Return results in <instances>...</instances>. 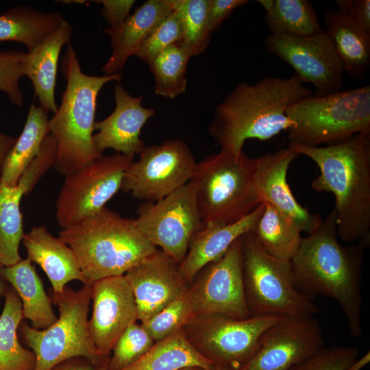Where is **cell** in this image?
<instances>
[{"instance_id":"46","label":"cell","mask_w":370,"mask_h":370,"mask_svg":"<svg viewBox=\"0 0 370 370\" xmlns=\"http://www.w3.org/2000/svg\"><path fill=\"white\" fill-rule=\"evenodd\" d=\"M51 370H108L107 367H96L92 364L69 363L55 367Z\"/></svg>"},{"instance_id":"38","label":"cell","mask_w":370,"mask_h":370,"mask_svg":"<svg viewBox=\"0 0 370 370\" xmlns=\"http://www.w3.org/2000/svg\"><path fill=\"white\" fill-rule=\"evenodd\" d=\"M178 4L152 31L134 56L148 64L162 51L177 44L182 35V18Z\"/></svg>"},{"instance_id":"39","label":"cell","mask_w":370,"mask_h":370,"mask_svg":"<svg viewBox=\"0 0 370 370\" xmlns=\"http://www.w3.org/2000/svg\"><path fill=\"white\" fill-rule=\"evenodd\" d=\"M26 52L18 50L0 51V91L5 92L14 106H21L23 94L19 86L24 76Z\"/></svg>"},{"instance_id":"20","label":"cell","mask_w":370,"mask_h":370,"mask_svg":"<svg viewBox=\"0 0 370 370\" xmlns=\"http://www.w3.org/2000/svg\"><path fill=\"white\" fill-rule=\"evenodd\" d=\"M114 93V111L103 120L95 121L94 130L98 132L93 135L95 145L101 153L106 149L125 155L140 153L145 147L140 138L141 129L155 111L143 107V97L130 95L120 82L116 84Z\"/></svg>"},{"instance_id":"37","label":"cell","mask_w":370,"mask_h":370,"mask_svg":"<svg viewBox=\"0 0 370 370\" xmlns=\"http://www.w3.org/2000/svg\"><path fill=\"white\" fill-rule=\"evenodd\" d=\"M154 343L155 341L142 323H132L116 341L107 369H124L143 356Z\"/></svg>"},{"instance_id":"32","label":"cell","mask_w":370,"mask_h":370,"mask_svg":"<svg viewBox=\"0 0 370 370\" xmlns=\"http://www.w3.org/2000/svg\"><path fill=\"white\" fill-rule=\"evenodd\" d=\"M254 231L261 247L269 255L291 261L298 251L303 237L301 231L289 218L269 204Z\"/></svg>"},{"instance_id":"43","label":"cell","mask_w":370,"mask_h":370,"mask_svg":"<svg viewBox=\"0 0 370 370\" xmlns=\"http://www.w3.org/2000/svg\"><path fill=\"white\" fill-rule=\"evenodd\" d=\"M94 2L103 5L101 15L112 29L119 27L125 22L135 3L134 0H99Z\"/></svg>"},{"instance_id":"6","label":"cell","mask_w":370,"mask_h":370,"mask_svg":"<svg viewBox=\"0 0 370 370\" xmlns=\"http://www.w3.org/2000/svg\"><path fill=\"white\" fill-rule=\"evenodd\" d=\"M293 122L290 145H331L362 133H370V86L314 95L289 106Z\"/></svg>"},{"instance_id":"10","label":"cell","mask_w":370,"mask_h":370,"mask_svg":"<svg viewBox=\"0 0 370 370\" xmlns=\"http://www.w3.org/2000/svg\"><path fill=\"white\" fill-rule=\"evenodd\" d=\"M280 318L251 316L236 319L221 314H196L183 330L195 348L214 364L241 368L257 353L263 333Z\"/></svg>"},{"instance_id":"17","label":"cell","mask_w":370,"mask_h":370,"mask_svg":"<svg viewBox=\"0 0 370 370\" xmlns=\"http://www.w3.org/2000/svg\"><path fill=\"white\" fill-rule=\"evenodd\" d=\"M92 312L89 334L99 354L109 355L121 334L138 319L132 288L125 276H113L91 283Z\"/></svg>"},{"instance_id":"33","label":"cell","mask_w":370,"mask_h":370,"mask_svg":"<svg viewBox=\"0 0 370 370\" xmlns=\"http://www.w3.org/2000/svg\"><path fill=\"white\" fill-rule=\"evenodd\" d=\"M23 196L17 186L0 184V264L3 267L21 260L19 246L25 234L20 209Z\"/></svg>"},{"instance_id":"51","label":"cell","mask_w":370,"mask_h":370,"mask_svg":"<svg viewBox=\"0 0 370 370\" xmlns=\"http://www.w3.org/2000/svg\"><path fill=\"white\" fill-rule=\"evenodd\" d=\"M180 370H202V369L194 367L184 368Z\"/></svg>"},{"instance_id":"28","label":"cell","mask_w":370,"mask_h":370,"mask_svg":"<svg viewBox=\"0 0 370 370\" xmlns=\"http://www.w3.org/2000/svg\"><path fill=\"white\" fill-rule=\"evenodd\" d=\"M47 112L32 104L19 137L8 153L1 169L0 184L15 186L24 170L38 154L45 137L49 134Z\"/></svg>"},{"instance_id":"1","label":"cell","mask_w":370,"mask_h":370,"mask_svg":"<svg viewBox=\"0 0 370 370\" xmlns=\"http://www.w3.org/2000/svg\"><path fill=\"white\" fill-rule=\"evenodd\" d=\"M331 211L321 225L303 238L291 260L297 288L305 296L323 295L341 307L350 334H362V269L364 249L358 243L342 245Z\"/></svg>"},{"instance_id":"22","label":"cell","mask_w":370,"mask_h":370,"mask_svg":"<svg viewBox=\"0 0 370 370\" xmlns=\"http://www.w3.org/2000/svg\"><path fill=\"white\" fill-rule=\"evenodd\" d=\"M177 0H148L130 15L119 27L106 28L112 54L101 68L104 75L119 73L158 25L177 6Z\"/></svg>"},{"instance_id":"5","label":"cell","mask_w":370,"mask_h":370,"mask_svg":"<svg viewBox=\"0 0 370 370\" xmlns=\"http://www.w3.org/2000/svg\"><path fill=\"white\" fill-rule=\"evenodd\" d=\"M62 69L66 86L60 107L49 120V129L58 147L54 167L66 176L103 156L93 140L97 99L106 83L120 82L122 75L119 73L102 76L85 74L70 43Z\"/></svg>"},{"instance_id":"8","label":"cell","mask_w":370,"mask_h":370,"mask_svg":"<svg viewBox=\"0 0 370 370\" xmlns=\"http://www.w3.org/2000/svg\"><path fill=\"white\" fill-rule=\"evenodd\" d=\"M91 294V284L76 291L66 286L60 293L53 294L59 308L56 322L43 330L21 323L18 332L36 357L34 370H51L77 357L86 358L96 367H107L108 360L99 354L89 334Z\"/></svg>"},{"instance_id":"11","label":"cell","mask_w":370,"mask_h":370,"mask_svg":"<svg viewBox=\"0 0 370 370\" xmlns=\"http://www.w3.org/2000/svg\"><path fill=\"white\" fill-rule=\"evenodd\" d=\"M135 221L151 244L180 264L192 238L204 226L194 183L190 180L157 201H145Z\"/></svg>"},{"instance_id":"3","label":"cell","mask_w":370,"mask_h":370,"mask_svg":"<svg viewBox=\"0 0 370 370\" xmlns=\"http://www.w3.org/2000/svg\"><path fill=\"white\" fill-rule=\"evenodd\" d=\"M312 95L294 75L240 83L217 106L209 133L221 149L239 156L247 140H267L291 129L286 109Z\"/></svg>"},{"instance_id":"15","label":"cell","mask_w":370,"mask_h":370,"mask_svg":"<svg viewBox=\"0 0 370 370\" xmlns=\"http://www.w3.org/2000/svg\"><path fill=\"white\" fill-rule=\"evenodd\" d=\"M197 276L188 288L195 315L221 314L236 319L251 317L245 294L241 236Z\"/></svg>"},{"instance_id":"44","label":"cell","mask_w":370,"mask_h":370,"mask_svg":"<svg viewBox=\"0 0 370 370\" xmlns=\"http://www.w3.org/2000/svg\"><path fill=\"white\" fill-rule=\"evenodd\" d=\"M247 2L246 0H208V23L212 33L234 10Z\"/></svg>"},{"instance_id":"29","label":"cell","mask_w":370,"mask_h":370,"mask_svg":"<svg viewBox=\"0 0 370 370\" xmlns=\"http://www.w3.org/2000/svg\"><path fill=\"white\" fill-rule=\"evenodd\" d=\"M65 20L58 12H43L25 5L11 8L0 14V42H21L29 51Z\"/></svg>"},{"instance_id":"9","label":"cell","mask_w":370,"mask_h":370,"mask_svg":"<svg viewBox=\"0 0 370 370\" xmlns=\"http://www.w3.org/2000/svg\"><path fill=\"white\" fill-rule=\"evenodd\" d=\"M243 273L251 316L310 317L319 307L296 287L291 261L268 254L254 232L241 236Z\"/></svg>"},{"instance_id":"50","label":"cell","mask_w":370,"mask_h":370,"mask_svg":"<svg viewBox=\"0 0 370 370\" xmlns=\"http://www.w3.org/2000/svg\"><path fill=\"white\" fill-rule=\"evenodd\" d=\"M2 265L0 264V269L1 268ZM5 291H4V286L2 283V282L0 280V297L5 293Z\"/></svg>"},{"instance_id":"35","label":"cell","mask_w":370,"mask_h":370,"mask_svg":"<svg viewBox=\"0 0 370 370\" xmlns=\"http://www.w3.org/2000/svg\"><path fill=\"white\" fill-rule=\"evenodd\" d=\"M208 0H180L182 35L177 43L192 58L203 53L212 35L208 23Z\"/></svg>"},{"instance_id":"36","label":"cell","mask_w":370,"mask_h":370,"mask_svg":"<svg viewBox=\"0 0 370 370\" xmlns=\"http://www.w3.org/2000/svg\"><path fill=\"white\" fill-rule=\"evenodd\" d=\"M195 315L193 304L188 288L185 293L142 324L156 342L182 329Z\"/></svg>"},{"instance_id":"34","label":"cell","mask_w":370,"mask_h":370,"mask_svg":"<svg viewBox=\"0 0 370 370\" xmlns=\"http://www.w3.org/2000/svg\"><path fill=\"white\" fill-rule=\"evenodd\" d=\"M191 57L178 44L169 46L149 64L155 79V93L174 98L186 89V73Z\"/></svg>"},{"instance_id":"7","label":"cell","mask_w":370,"mask_h":370,"mask_svg":"<svg viewBox=\"0 0 370 370\" xmlns=\"http://www.w3.org/2000/svg\"><path fill=\"white\" fill-rule=\"evenodd\" d=\"M254 158L221 149L197 163L191 181L204 224H231L260 204L253 184Z\"/></svg>"},{"instance_id":"40","label":"cell","mask_w":370,"mask_h":370,"mask_svg":"<svg viewBox=\"0 0 370 370\" xmlns=\"http://www.w3.org/2000/svg\"><path fill=\"white\" fill-rule=\"evenodd\" d=\"M57 156V143L53 136L49 133L44 139L38 154L24 170L16 185L23 196L30 193L47 171L55 166Z\"/></svg>"},{"instance_id":"26","label":"cell","mask_w":370,"mask_h":370,"mask_svg":"<svg viewBox=\"0 0 370 370\" xmlns=\"http://www.w3.org/2000/svg\"><path fill=\"white\" fill-rule=\"evenodd\" d=\"M326 29L344 71L354 78L362 77L370 64V33L338 10L325 14Z\"/></svg>"},{"instance_id":"25","label":"cell","mask_w":370,"mask_h":370,"mask_svg":"<svg viewBox=\"0 0 370 370\" xmlns=\"http://www.w3.org/2000/svg\"><path fill=\"white\" fill-rule=\"evenodd\" d=\"M0 275L13 287L22 304L23 318L32 327L43 330L52 325L58 317L52 308V299L46 293L32 261L26 258L0 269Z\"/></svg>"},{"instance_id":"23","label":"cell","mask_w":370,"mask_h":370,"mask_svg":"<svg viewBox=\"0 0 370 370\" xmlns=\"http://www.w3.org/2000/svg\"><path fill=\"white\" fill-rule=\"evenodd\" d=\"M22 242L27 258L38 264L47 275L53 294L60 293L72 280L88 284L72 249L45 225L33 227L24 234Z\"/></svg>"},{"instance_id":"24","label":"cell","mask_w":370,"mask_h":370,"mask_svg":"<svg viewBox=\"0 0 370 370\" xmlns=\"http://www.w3.org/2000/svg\"><path fill=\"white\" fill-rule=\"evenodd\" d=\"M73 28L65 20L46 36L36 46L26 52L23 62L24 75L31 81L40 106L53 114L58 107L55 87L59 56L64 45L69 44Z\"/></svg>"},{"instance_id":"21","label":"cell","mask_w":370,"mask_h":370,"mask_svg":"<svg viewBox=\"0 0 370 370\" xmlns=\"http://www.w3.org/2000/svg\"><path fill=\"white\" fill-rule=\"evenodd\" d=\"M263 210L264 204H261L235 223L204 224L192 238L187 254L178 266L184 281H193L204 267L219 259L237 238L254 232Z\"/></svg>"},{"instance_id":"48","label":"cell","mask_w":370,"mask_h":370,"mask_svg":"<svg viewBox=\"0 0 370 370\" xmlns=\"http://www.w3.org/2000/svg\"><path fill=\"white\" fill-rule=\"evenodd\" d=\"M207 370H247V369L245 367H241V368H232V367H224V366L214 364L209 369H207Z\"/></svg>"},{"instance_id":"27","label":"cell","mask_w":370,"mask_h":370,"mask_svg":"<svg viewBox=\"0 0 370 370\" xmlns=\"http://www.w3.org/2000/svg\"><path fill=\"white\" fill-rule=\"evenodd\" d=\"M213 365L195 348L182 328L155 342L138 360L121 370H180L194 367L207 370Z\"/></svg>"},{"instance_id":"19","label":"cell","mask_w":370,"mask_h":370,"mask_svg":"<svg viewBox=\"0 0 370 370\" xmlns=\"http://www.w3.org/2000/svg\"><path fill=\"white\" fill-rule=\"evenodd\" d=\"M179 264L161 250L129 269L128 281L143 323L188 288L181 277Z\"/></svg>"},{"instance_id":"18","label":"cell","mask_w":370,"mask_h":370,"mask_svg":"<svg viewBox=\"0 0 370 370\" xmlns=\"http://www.w3.org/2000/svg\"><path fill=\"white\" fill-rule=\"evenodd\" d=\"M299 156L288 147L254 158L253 184L260 204L272 206L302 232L310 234L321 225L323 219L298 203L287 182L289 166Z\"/></svg>"},{"instance_id":"42","label":"cell","mask_w":370,"mask_h":370,"mask_svg":"<svg viewBox=\"0 0 370 370\" xmlns=\"http://www.w3.org/2000/svg\"><path fill=\"white\" fill-rule=\"evenodd\" d=\"M338 11L344 13L352 21L370 33L369 0H335Z\"/></svg>"},{"instance_id":"30","label":"cell","mask_w":370,"mask_h":370,"mask_svg":"<svg viewBox=\"0 0 370 370\" xmlns=\"http://www.w3.org/2000/svg\"><path fill=\"white\" fill-rule=\"evenodd\" d=\"M5 303L0 315V370H34L36 357L18 338L23 318L22 304L14 289L4 293Z\"/></svg>"},{"instance_id":"4","label":"cell","mask_w":370,"mask_h":370,"mask_svg":"<svg viewBox=\"0 0 370 370\" xmlns=\"http://www.w3.org/2000/svg\"><path fill=\"white\" fill-rule=\"evenodd\" d=\"M59 238L73 251L88 284L123 275L158 249L138 227L106 207L62 229Z\"/></svg>"},{"instance_id":"13","label":"cell","mask_w":370,"mask_h":370,"mask_svg":"<svg viewBox=\"0 0 370 370\" xmlns=\"http://www.w3.org/2000/svg\"><path fill=\"white\" fill-rule=\"evenodd\" d=\"M197 163L180 139L145 147L126 170L121 190L145 201H157L188 183Z\"/></svg>"},{"instance_id":"31","label":"cell","mask_w":370,"mask_h":370,"mask_svg":"<svg viewBox=\"0 0 370 370\" xmlns=\"http://www.w3.org/2000/svg\"><path fill=\"white\" fill-rule=\"evenodd\" d=\"M265 10L271 34L309 36L321 32L317 13L308 0H258Z\"/></svg>"},{"instance_id":"2","label":"cell","mask_w":370,"mask_h":370,"mask_svg":"<svg viewBox=\"0 0 370 370\" xmlns=\"http://www.w3.org/2000/svg\"><path fill=\"white\" fill-rule=\"evenodd\" d=\"M313 160L319 175L312 188L335 197L338 236L364 249L370 244V133L356 134L331 145H288Z\"/></svg>"},{"instance_id":"49","label":"cell","mask_w":370,"mask_h":370,"mask_svg":"<svg viewBox=\"0 0 370 370\" xmlns=\"http://www.w3.org/2000/svg\"><path fill=\"white\" fill-rule=\"evenodd\" d=\"M58 2H61L62 3H79V4H85L87 1L84 0H74V1H58Z\"/></svg>"},{"instance_id":"47","label":"cell","mask_w":370,"mask_h":370,"mask_svg":"<svg viewBox=\"0 0 370 370\" xmlns=\"http://www.w3.org/2000/svg\"><path fill=\"white\" fill-rule=\"evenodd\" d=\"M370 362V352H367L360 358H356L345 370H360Z\"/></svg>"},{"instance_id":"41","label":"cell","mask_w":370,"mask_h":370,"mask_svg":"<svg viewBox=\"0 0 370 370\" xmlns=\"http://www.w3.org/2000/svg\"><path fill=\"white\" fill-rule=\"evenodd\" d=\"M358 356V349L354 347H323L289 370H345Z\"/></svg>"},{"instance_id":"14","label":"cell","mask_w":370,"mask_h":370,"mask_svg":"<svg viewBox=\"0 0 370 370\" xmlns=\"http://www.w3.org/2000/svg\"><path fill=\"white\" fill-rule=\"evenodd\" d=\"M269 52L275 54L294 70L301 83H310L315 96L342 90L343 69L332 40L323 29L309 36L270 34L265 40Z\"/></svg>"},{"instance_id":"45","label":"cell","mask_w":370,"mask_h":370,"mask_svg":"<svg viewBox=\"0 0 370 370\" xmlns=\"http://www.w3.org/2000/svg\"><path fill=\"white\" fill-rule=\"evenodd\" d=\"M16 138L0 132V175L4 160Z\"/></svg>"},{"instance_id":"16","label":"cell","mask_w":370,"mask_h":370,"mask_svg":"<svg viewBox=\"0 0 370 370\" xmlns=\"http://www.w3.org/2000/svg\"><path fill=\"white\" fill-rule=\"evenodd\" d=\"M323 347L321 327L310 317H281L262 335L247 370H289Z\"/></svg>"},{"instance_id":"12","label":"cell","mask_w":370,"mask_h":370,"mask_svg":"<svg viewBox=\"0 0 370 370\" xmlns=\"http://www.w3.org/2000/svg\"><path fill=\"white\" fill-rule=\"evenodd\" d=\"M134 156H102L66 175L56 203V217L64 229L92 215L121 190L124 174Z\"/></svg>"}]
</instances>
